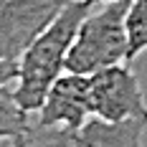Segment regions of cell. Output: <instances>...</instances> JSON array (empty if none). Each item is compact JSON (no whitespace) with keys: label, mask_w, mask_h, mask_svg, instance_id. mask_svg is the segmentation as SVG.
Returning <instances> with one entry per match:
<instances>
[{"label":"cell","mask_w":147,"mask_h":147,"mask_svg":"<svg viewBox=\"0 0 147 147\" xmlns=\"http://www.w3.org/2000/svg\"><path fill=\"white\" fill-rule=\"evenodd\" d=\"M94 8L91 0H66L51 23L46 26L18 59L15 76V102L28 114H36L43 104L51 84L66 71V56L84 15Z\"/></svg>","instance_id":"6da1fadb"},{"label":"cell","mask_w":147,"mask_h":147,"mask_svg":"<svg viewBox=\"0 0 147 147\" xmlns=\"http://www.w3.org/2000/svg\"><path fill=\"white\" fill-rule=\"evenodd\" d=\"M127 8L129 0L94 3L69 46L66 71L89 76L127 61Z\"/></svg>","instance_id":"7a4b0ae2"},{"label":"cell","mask_w":147,"mask_h":147,"mask_svg":"<svg viewBox=\"0 0 147 147\" xmlns=\"http://www.w3.org/2000/svg\"><path fill=\"white\" fill-rule=\"evenodd\" d=\"M147 119L107 122L91 117L81 127H43L30 122L26 147H137Z\"/></svg>","instance_id":"3957f363"},{"label":"cell","mask_w":147,"mask_h":147,"mask_svg":"<svg viewBox=\"0 0 147 147\" xmlns=\"http://www.w3.org/2000/svg\"><path fill=\"white\" fill-rule=\"evenodd\" d=\"M89 94L94 117L107 122L147 119V102L132 66L127 61L89 74Z\"/></svg>","instance_id":"277c9868"},{"label":"cell","mask_w":147,"mask_h":147,"mask_svg":"<svg viewBox=\"0 0 147 147\" xmlns=\"http://www.w3.org/2000/svg\"><path fill=\"white\" fill-rule=\"evenodd\" d=\"M66 0H0V61H18Z\"/></svg>","instance_id":"5b68a950"},{"label":"cell","mask_w":147,"mask_h":147,"mask_svg":"<svg viewBox=\"0 0 147 147\" xmlns=\"http://www.w3.org/2000/svg\"><path fill=\"white\" fill-rule=\"evenodd\" d=\"M36 114H38L36 124H43V127H81L86 119L94 117L89 76L76 71H63L51 84Z\"/></svg>","instance_id":"8992f818"},{"label":"cell","mask_w":147,"mask_h":147,"mask_svg":"<svg viewBox=\"0 0 147 147\" xmlns=\"http://www.w3.org/2000/svg\"><path fill=\"white\" fill-rule=\"evenodd\" d=\"M30 127V114L15 102L13 86H0V140H13L26 134Z\"/></svg>","instance_id":"52a82bcc"},{"label":"cell","mask_w":147,"mask_h":147,"mask_svg":"<svg viewBox=\"0 0 147 147\" xmlns=\"http://www.w3.org/2000/svg\"><path fill=\"white\" fill-rule=\"evenodd\" d=\"M147 51V0H129L127 8V61Z\"/></svg>","instance_id":"ba28073f"},{"label":"cell","mask_w":147,"mask_h":147,"mask_svg":"<svg viewBox=\"0 0 147 147\" xmlns=\"http://www.w3.org/2000/svg\"><path fill=\"white\" fill-rule=\"evenodd\" d=\"M18 76V61H0V86L13 84Z\"/></svg>","instance_id":"9c48e42d"},{"label":"cell","mask_w":147,"mask_h":147,"mask_svg":"<svg viewBox=\"0 0 147 147\" xmlns=\"http://www.w3.org/2000/svg\"><path fill=\"white\" fill-rule=\"evenodd\" d=\"M10 147H26V134H18L10 140Z\"/></svg>","instance_id":"30bf717a"},{"label":"cell","mask_w":147,"mask_h":147,"mask_svg":"<svg viewBox=\"0 0 147 147\" xmlns=\"http://www.w3.org/2000/svg\"><path fill=\"white\" fill-rule=\"evenodd\" d=\"M91 3H109V0H91Z\"/></svg>","instance_id":"8fae6325"},{"label":"cell","mask_w":147,"mask_h":147,"mask_svg":"<svg viewBox=\"0 0 147 147\" xmlns=\"http://www.w3.org/2000/svg\"><path fill=\"white\" fill-rule=\"evenodd\" d=\"M137 147H142V145H137Z\"/></svg>","instance_id":"7c38bea8"}]
</instances>
